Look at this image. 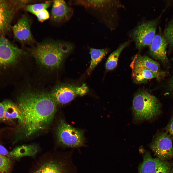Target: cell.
I'll return each mask as SVG.
<instances>
[{
    "label": "cell",
    "instance_id": "cell-1",
    "mask_svg": "<svg viewBox=\"0 0 173 173\" xmlns=\"http://www.w3.org/2000/svg\"><path fill=\"white\" fill-rule=\"evenodd\" d=\"M22 118L15 134L26 137L44 129L51 122L56 111L55 103L45 91L28 88L16 98Z\"/></svg>",
    "mask_w": 173,
    "mask_h": 173
},
{
    "label": "cell",
    "instance_id": "cell-2",
    "mask_svg": "<svg viewBox=\"0 0 173 173\" xmlns=\"http://www.w3.org/2000/svg\"><path fill=\"white\" fill-rule=\"evenodd\" d=\"M73 48V45L69 42L49 41L37 44L31 51L40 67L53 71L60 68Z\"/></svg>",
    "mask_w": 173,
    "mask_h": 173
},
{
    "label": "cell",
    "instance_id": "cell-3",
    "mask_svg": "<svg viewBox=\"0 0 173 173\" xmlns=\"http://www.w3.org/2000/svg\"><path fill=\"white\" fill-rule=\"evenodd\" d=\"M24 52L0 37V89L14 83Z\"/></svg>",
    "mask_w": 173,
    "mask_h": 173
},
{
    "label": "cell",
    "instance_id": "cell-4",
    "mask_svg": "<svg viewBox=\"0 0 173 173\" xmlns=\"http://www.w3.org/2000/svg\"><path fill=\"white\" fill-rule=\"evenodd\" d=\"M72 152H50L38 160L31 173H77Z\"/></svg>",
    "mask_w": 173,
    "mask_h": 173
},
{
    "label": "cell",
    "instance_id": "cell-5",
    "mask_svg": "<svg viewBox=\"0 0 173 173\" xmlns=\"http://www.w3.org/2000/svg\"><path fill=\"white\" fill-rule=\"evenodd\" d=\"M161 105L155 97L145 91H141L135 95L132 110L137 120H149L155 117L161 112Z\"/></svg>",
    "mask_w": 173,
    "mask_h": 173
},
{
    "label": "cell",
    "instance_id": "cell-6",
    "mask_svg": "<svg viewBox=\"0 0 173 173\" xmlns=\"http://www.w3.org/2000/svg\"><path fill=\"white\" fill-rule=\"evenodd\" d=\"M166 9L158 18L141 24L133 30L132 37L138 49H141L151 44L156 35L161 18Z\"/></svg>",
    "mask_w": 173,
    "mask_h": 173
},
{
    "label": "cell",
    "instance_id": "cell-7",
    "mask_svg": "<svg viewBox=\"0 0 173 173\" xmlns=\"http://www.w3.org/2000/svg\"><path fill=\"white\" fill-rule=\"evenodd\" d=\"M57 133L58 142L63 146L78 147L84 144L82 131L73 127L63 120L60 121Z\"/></svg>",
    "mask_w": 173,
    "mask_h": 173
},
{
    "label": "cell",
    "instance_id": "cell-8",
    "mask_svg": "<svg viewBox=\"0 0 173 173\" xmlns=\"http://www.w3.org/2000/svg\"><path fill=\"white\" fill-rule=\"evenodd\" d=\"M88 91V87L85 84L78 86L62 83L55 86L50 94L55 103L64 104L70 102L77 95L85 94Z\"/></svg>",
    "mask_w": 173,
    "mask_h": 173
},
{
    "label": "cell",
    "instance_id": "cell-9",
    "mask_svg": "<svg viewBox=\"0 0 173 173\" xmlns=\"http://www.w3.org/2000/svg\"><path fill=\"white\" fill-rule=\"evenodd\" d=\"M172 138L166 132L158 133L150 145L157 158L165 161L173 159V147Z\"/></svg>",
    "mask_w": 173,
    "mask_h": 173
},
{
    "label": "cell",
    "instance_id": "cell-10",
    "mask_svg": "<svg viewBox=\"0 0 173 173\" xmlns=\"http://www.w3.org/2000/svg\"><path fill=\"white\" fill-rule=\"evenodd\" d=\"M173 167V161H165L157 158H153L148 152L143 156L139 165L138 173H169Z\"/></svg>",
    "mask_w": 173,
    "mask_h": 173
},
{
    "label": "cell",
    "instance_id": "cell-11",
    "mask_svg": "<svg viewBox=\"0 0 173 173\" xmlns=\"http://www.w3.org/2000/svg\"><path fill=\"white\" fill-rule=\"evenodd\" d=\"M168 45L167 41L163 32L159 30L149 46L150 54L163 64L167 63L168 61L167 50Z\"/></svg>",
    "mask_w": 173,
    "mask_h": 173
},
{
    "label": "cell",
    "instance_id": "cell-12",
    "mask_svg": "<svg viewBox=\"0 0 173 173\" xmlns=\"http://www.w3.org/2000/svg\"><path fill=\"white\" fill-rule=\"evenodd\" d=\"M31 24L27 16L25 15L12 27L14 35L18 40L25 43L34 42L30 29Z\"/></svg>",
    "mask_w": 173,
    "mask_h": 173
},
{
    "label": "cell",
    "instance_id": "cell-13",
    "mask_svg": "<svg viewBox=\"0 0 173 173\" xmlns=\"http://www.w3.org/2000/svg\"><path fill=\"white\" fill-rule=\"evenodd\" d=\"M131 64L141 66L149 70L155 75L158 80L165 75V72L161 70L158 62L146 56L136 55Z\"/></svg>",
    "mask_w": 173,
    "mask_h": 173
},
{
    "label": "cell",
    "instance_id": "cell-14",
    "mask_svg": "<svg viewBox=\"0 0 173 173\" xmlns=\"http://www.w3.org/2000/svg\"><path fill=\"white\" fill-rule=\"evenodd\" d=\"M73 13L71 9L63 0L54 1L51 11V19L56 22H60L67 20Z\"/></svg>",
    "mask_w": 173,
    "mask_h": 173
},
{
    "label": "cell",
    "instance_id": "cell-15",
    "mask_svg": "<svg viewBox=\"0 0 173 173\" xmlns=\"http://www.w3.org/2000/svg\"><path fill=\"white\" fill-rule=\"evenodd\" d=\"M40 148L35 144L23 145L17 146L9 152L10 158L19 160L25 156L35 158L40 151Z\"/></svg>",
    "mask_w": 173,
    "mask_h": 173
},
{
    "label": "cell",
    "instance_id": "cell-16",
    "mask_svg": "<svg viewBox=\"0 0 173 173\" xmlns=\"http://www.w3.org/2000/svg\"><path fill=\"white\" fill-rule=\"evenodd\" d=\"M6 1L0 0V32L8 27L14 13L13 6Z\"/></svg>",
    "mask_w": 173,
    "mask_h": 173
},
{
    "label": "cell",
    "instance_id": "cell-17",
    "mask_svg": "<svg viewBox=\"0 0 173 173\" xmlns=\"http://www.w3.org/2000/svg\"><path fill=\"white\" fill-rule=\"evenodd\" d=\"M130 66L133 80L136 83H142L149 79L156 78V75L153 72L145 68L131 64Z\"/></svg>",
    "mask_w": 173,
    "mask_h": 173
},
{
    "label": "cell",
    "instance_id": "cell-18",
    "mask_svg": "<svg viewBox=\"0 0 173 173\" xmlns=\"http://www.w3.org/2000/svg\"><path fill=\"white\" fill-rule=\"evenodd\" d=\"M4 108V121H9L18 119L19 122L21 119V112L17 104L11 101L6 99L2 102Z\"/></svg>",
    "mask_w": 173,
    "mask_h": 173
},
{
    "label": "cell",
    "instance_id": "cell-19",
    "mask_svg": "<svg viewBox=\"0 0 173 173\" xmlns=\"http://www.w3.org/2000/svg\"><path fill=\"white\" fill-rule=\"evenodd\" d=\"M89 50L91 60L90 65L87 70L88 74H90L107 53L108 51V49L106 48L97 49L90 48Z\"/></svg>",
    "mask_w": 173,
    "mask_h": 173
},
{
    "label": "cell",
    "instance_id": "cell-20",
    "mask_svg": "<svg viewBox=\"0 0 173 173\" xmlns=\"http://www.w3.org/2000/svg\"><path fill=\"white\" fill-rule=\"evenodd\" d=\"M129 41L124 42L121 44L109 56L106 61V69L110 70L114 69L117 65L119 56L123 49L129 44Z\"/></svg>",
    "mask_w": 173,
    "mask_h": 173
},
{
    "label": "cell",
    "instance_id": "cell-21",
    "mask_svg": "<svg viewBox=\"0 0 173 173\" xmlns=\"http://www.w3.org/2000/svg\"><path fill=\"white\" fill-rule=\"evenodd\" d=\"M163 32L168 43V51L171 52L173 51V17L168 22Z\"/></svg>",
    "mask_w": 173,
    "mask_h": 173
},
{
    "label": "cell",
    "instance_id": "cell-22",
    "mask_svg": "<svg viewBox=\"0 0 173 173\" xmlns=\"http://www.w3.org/2000/svg\"><path fill=\"white\" fill-rule=\"evenodd\" d=\"M14 160L0 154V173H12Z\"/></svg>",
    "mask_w": 173,
    "mask_h": 173
},
{
    "label": "cell",
    "instance_id": "cell-23",
    "mask_svg": "<svg viewBox=\"0 0 173 173\" xmlns=\"http://www.w3.org/2000/svg\"><path fill=\"white\" fill-rule=\"evenodd\" d=\"M51 4L50 2H48L43 3L28 5L25 6V9L28 12L35 15L41 11L46 9Z\"/></svg>",
    "mask_w": 173,
    "mask_h": 173
},
{
    "label": "cell",
    "instance_id": "cell-24",
    "mask_svg": "<svg viewBox=\"0 0 173 173\" xmlns=\"http://www.w3.org/2000/svg\"><path fill=\"white\" fill-rule=\"evenodd\" d=\"M38 20L41 22H43L49 18V14L46 9L36 13L35 15Z\"/></svg>",
    "mask_w": 173,
    "mask_h": 173
},
{
    "label": "cell",
    "instance_id": "cell-25",
    "mask_svg": "<svg viewBox=\"0 0 173 173\" xmlns=\"http://www.w3.org/2000/svg\"><path fill=\"white\" fill-rule=\"evenodd\" d=\"M165 129L166 132L173 139V113Z\"/></svg>",
    "mask_w": 173,
    "mask_h": 173
},
{
    "label": "cell",
    "instance_id": "cell-26",
    "mask_svg": "<svg viewBox=\"0 0 173 173\" xmlns=\"http://www.w3.org/2000/svg\"><path fill=\"white\" fill-rule=\"evenodd\" d=\"M0 154L10 158L9 152L1 143H0Z\"/></svg>",
    "mask_w": 173,
    "mask_h": 173
},
{
    "label": "cell",
    "instance_id": "cell-27",
    "mask_svg": "<svg viewBox=\"0 0 173 173\" xmlns=\"http://www.w3.org/2000/svg\"><path fill=\"white\" fill-rule=\"evenodd\" d=\"M4 108L2 102H0V121H4Z\"/></svg>",
    "mask_w": 173,
    "mask_h": 173
},
{
    "label": "cell",
    "instance_id": "cell-28",
    "mask_svg": "<svg viewBox=\"0 0 173 173\" xmlns=\"http://www.w3.org/2000/svg\"><path fill=\"white\" fill-rule=\"evenodd\" d=\"M169 85L170 88L172 91L173 92V77L170 81Z\"/></svg>",
    "mask_w": 173,
    "mask_h": 173
},
{
    "label": "cell",
    "instance_id": "cell-29",
    "mask_svg": "<svg viewBox=\"0 0 173 173\" xmlns=\"http://www.w3.org/2000/svg\"><path fill=\"white\" fill-rule=\"evenodd\" d=\"M169 173H173V167L171 169Z\"/></svg>",
    "mask_w": 173,
    "mask_h": 173
},
{
    "label": "cell",
    "instance_id": "cell-30",
    "mask_svg": "<svg viewBox=\"0 0 173 173\" xmlns=\"http://www.w3.org/2000/svg\"><path fill=\"white\" fill-rule=\"evenodd\" d=\"M172 60H173V58H172Z\"/></svg>",
    "mask_w": 173,
    "mask_h": 173
}]
</instances>
